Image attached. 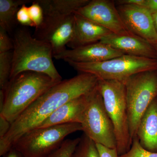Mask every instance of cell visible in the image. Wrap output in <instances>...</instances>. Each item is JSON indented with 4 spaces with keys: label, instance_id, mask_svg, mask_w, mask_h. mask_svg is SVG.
Masks as SVG:
<instances>
[{
    "label": "cell",
    "instance_id": "obj_17",
    "mask_svg": "<svg viewBox=\"0 0 157 157\" xmlns=\"http://www.w3.org/2000/svg\"><path fill=\"white\" fill-rule=\"evenodd\" d=\"M75 29L74 14L52 29L40 40L51 46L53 56L66 50V46L73 38Z\"/></svg>",
    "mask_w": 157,
    "mask_h": 157
},
{
    "label": "cell",
    "instance_id": "obj_18",
    "mask_svg": "<svg viewBox=\"0 0 157 157\" xmlns=\"http://www.w3.org/2000/svg\"><path fill=\"white\" fill-rule=\"evenodd\" d=\"M30 0H0V27L11 33L16 20V14L23 5L33 2Z\"/></svg>",
    "mask_w": 157,
    "mask_h": 157
},
{
    "label": "cell",
    "instance_id": "obj_22",
    "mask_svg": "<svg viewBox=\"0 0 157 157\" xmlns=\"http://www.w3.org/2000/svg\"><path fill=\"white\" fill-rule=\"evenodd\" d=\"M120 157H157V153L144 149L140 145L138 138L135 137L133 138L130 150Z\"/></svg>",
    "mask_w": 157,
    "mask_h": 157
},
{
    "label": "cell",
    "instance_id": "obj_5",
    "mask_svg": "<svg viewBox=\"0 0 157 157\" xmlns=\"http://www.w3.org/2000/svg\"><path fill=\"white\" fill-rule=\"evenodd\" d=\"M67 63L80 73H89L102 80H117L123 83L135 74L157 70V59L128 54L96 63Z\"/></svg>",
    "mask_w": 157,
    "mask_h": 157
},
{
    "label": "cell",
    "instance_id": "obj_30",
    "mask_svg": "<svg viewBox=\"0 0 157 157\" xmlns=\"http://www.w3.org/2000/svg\"><path fill=\"white\" fill-rule=\"evenodd\" d=\"M2 156V157H23L19 151L13 147Z\"/></svg>",
    "mask_w": 157,
    "mask_h": 157
},
{
    "label": "cell",
    "instance_id": "obj_3",
    "mask_svg": "<svg viewBox=\"0 0 157 157\" xmlns=\"http://www.w3.org/2000/svg\"><path fill=\"white\" fill-rule=\"evenodd\" d=\"M12 41L10 79L22 72L33 71L45 74L55 81L63 80L54 64L52 48L48 43L34 38L25 28L16 30Z\"/></svg>",
    "mask_w": 157,
    "mask_h": 157
},
{
    "label": "cell",
    "instance_id": "obj_19",
    "mask_svg": "<svg viewBox=\"0 0 157 157\" xmlns=\"http://www.w3.org/2000/svg\"><path fill=\"white\" fill-rule=\"evenodd\" d=\"M71 157H100L96 143L84 134Z\"/></svg>",
    "mask_w": 157,
    "mask_h": 157
},
{
    "label": "cell",
    "instance_id": "obj_32",
    "mask_svg": "<svg viewBox=\"0 0 157 157\" xmlns=\"http://www.w3.org/2000/svg\"></svg>",
    "mask_w": 157,
    "mask_h": 157
},
{
    "label": "cell",
    "instance_id": "obj_2",
    "mask_svg": "<svg viewBox=\"0 0 157 157\" xmlns=\"http://www.w3.org/2000/svg\"><path fill=\"white\" fill-rule=\"evenodd\" d=\"M60 82L38 72L25 71L11 78L0 90V116L12 123L26 109Z\"/></svg>",
    "mask_w": 157,
    "mask_h": 157
},
{
    "label": "cell",
    "instance_id": "obj_7",
    "mask_svg": "<svg viewBox=\"0 0 157 157\" xmlns=\"http://www.w3.org/2000/svg\"><path fill=\"white\" fill-rule=\"evenodd\" d=\"M124 83L126 93L129 128L133 139L136 136L140 119L157 98V70L135 74Z\"/></svg>",
    "mask_w": 157,
    "mask_h": 157
},
{
    "label": "cell",
    "instance_id": "obj_25",
    "mask_svg": "<svg viewBox=\"0 0 157 157\" xmlns=\"http://www.w3.org/2000/svg\"><path fill=\"white\" fill-rule=\"evenodd\" d=\"M13 49L12 39L9 37L7 31L0 27V53L11 51Z\"/></svg>",
    "mask_w": 157,
    "mask_h": 157
},
{
    "label": "cell",
    "instance_id": "obj_4",
    "mask_svg": "<svg viewBox=\"0 0 157 157\" xmlns=\"http://www.w3.org/2000/svg\"><path fill=\"white\" fill-rule=\"evenodd\" d=\"M97 87L113 125L117 150L121 155L130 150L133 140L129 128L125 86L117 80L99 79Z\"/></svg>",
    "mask_w": 157,
    "mask_h": 157
},
{
    "label": "cell",
    "instance_id": "obj_8",
    "mask_svg": "<svg viewBox=\"0 0 157 157\" xmlns=\"http://www.w3.org/2000/svg\"><path fill=\"white\" fill-rule=\"evenodd\" d=\"M86 97V104L80 124L83 134L96 144L116 148L113 125L97 85Z\"/></svg>",
    "mask_w": 157,
    "mask_h": 157
},
{
    "label": "cell",
    "instance_id": "obj_20",
    "mask_svg": "<svg viewBox=\"0 0 157 157\" xmlns=\"http://www.w3.org/2000/svg\"><path fill=\"white\" fill-rule=\"evenodd\" d=\"M12 53L11 51L0 53V88H6L10 79L12 69Z\"/></svg>",
    "mask_w": 157,
    "mask_h": 157
},
{
    "label": "cell",
    "instance_id": "obj_24",
    "mask_svg": "<svg viewBox=\"0 0 157 157\" xmlns=\"http://www.w3.org/2000/svg\"><path fill=\"white\" fill-rule=\"evenodd\" d=\"M16 20L21 25L25 26L34 27L29 11V7L26 5H23L20 8L16 14Z\"/></svg>",
    "mask_w": 157,
    "mask_h": 157
},
{
    "label": "cell",
    "instance_id": "obj_21",
    "mask_svg": "<svg viewBox=\"0 0 157 157\" xmlns=\"http://www.w3.org/2000/svg\"><path fill=\"white\" fill-rule=\"evenodd\" d=\"M80 140V137L65 140L57 149L47 157H72Z\"/></svg>",
    "mask_w": 157,
    "mask_h": 157
},
{
    "label": "cell",
    "instance_id": "obj_6",
    "mask_svg": "<svg viewBox=\"0 0 157 157\" xmlns=\"http://www.w3.org/2000/svg\"><path fill=\"white\" fill-rule=\"evenodd\" d=\"M80 131L82 127L78 123L37 128L22 135L13 147L23 157H47L61 145L68 135Z\"/></svg>",
    "mask_w": 157,
    "mask_h": 157
},
{
    "label": "cell",
    "instance_id": "obj_9",
    "mask_svg": "<svg viewBox=\"0 0 157 157\" xmlns=\"http://www.w3.org/2000/svg\"><path fill=\"white\" fill-rule=\"evenodd\" d=\"M74 13L121 36L134 35L121 18L115 2L109 0H92Z\"/></svg>",
    "mask_w": 157,
    "mask_h": 157
},
{
    "label": "cell",
    "instance_id": "obj_15",
    "mask_svg": "<svg viewBox=\"0 0 157 157\" xmlns=\"http://www.w3.org/2000/svg\"><path fill=\"white\" fill-rule=\"evenodd\" d=\"M86 95L74 98L63 104L38 128L67 124H81L86 104Z\"/></svg>",
    "mask_w": 157,
    "mask_h": 157
},
{
    "label": "cell",
    "instance_id": "obj_28",
    "mask_svg": "<svg viewBox=\"0 0 157 157\" xmlns=\"http://www.w3.org/2000/svg\"><path fill=\"white\" fill-rule=\"evenodd\" d=\"M143 7L152 14L157 13V0H145Z\"/></svg>",
    "mask_w": 157,
    "mask_h": 157
},
{
    "label": "cell",
    "instance_id": "obj_16",
    "mask_svg": "<svg viewBox=\"0 0 157 157\" xmlns=\"http://www.w3.org/2000/svg\"><path fill=\"white\" fill-rule=\"evenodd\" d=\"M136 137L144 149L157 153V98L140 119Z\"/></svg>",
    "mask_w": 157,
    "mask_h": 157
},
{
    "label": "cell",
    "instance_id": "obj_26",
    "mask_svg": "<svg viewBox=\"0 0 157 157\" xmlns=\"http://www.w3.org/2000/svg\"><path fill=\"white\" fill-rule=\"evenodd\" d=\"M100 157H120L116 148H110L96 144Z\"/></svg>",
    "mask_w": 157,
    "mask_h": 157
},
{
    "label": "cell",
    "instance_id": "obj_11",
    "mask_svg": "<svg viewBox=\"0 0 157 157\" xmlns=\"http://www.w3.org/2000/svg\"><path fill=\"white\" fill-rule=\"evenodd\" d=\"M121 18L129 30L157 47V33L152 14L143 6H116Z\"/></svg>",
    "mask_w": 157,
    "mask_h": 157
},
{
    "label": "cell",
    "instance_id": "obj_1",
    "mask_svg": "<svg viewBox=\"0 0 157 157\" xmlns=\"http://www.w3.org/2000/svg\"><path fill=\"white\" fill-rule=\"evenodd\" d=\"M98 80L92 74L80 73L51 87L11 124L9 132L0 138V156L10 150L24 134L39 127L63 104L91 91Z\"/></svg>",
    "mask_w": 157,
    "mask_h": 157
},
{
    "label": "cell",
    "instance_id": "obj_29",
    "mask_svg": "<svg viewBox=\"0 0 157 157\" xmlns=\"http://www.w3.org/2000/svg\"><path fill=\"white\" fill-rule=\"evenodd\" d=\"M145 0H118L115 1L116 6L118 5H136L143 6Z\"/></svg>",
    "mask_w": 157,
    "mask_h": 157
},
{
    "label": "cell",
    "instance_id": "obj_10",
    "mask_svg": "<svg viewBox=\"0 0 157 157\" xmlns=\"http://www.w3.org/2000/svg\"><path fill=\"white\" fill-rule=\"evenodd\" d=\"M42 7L44 17L33 36L39 40L48 32L89 2L90 0H36Z\"/></svg>",
    "mask_w": 157,
    "mask_h": 157
},
{
    "label": "cell",
    "instance_id": "obj_27",
    "mask_svg": "<svg viewBox=\"0 0 157 157\" xmlns=\"http://www.w3.org/2000/svg\"><path fill=\"white\" fill-rule=\"evenodd\" d=\"M0 138L4 137L9 132L11 124L2 117L0 116Z\"/></svg>",
    "mask_w": 157,
    "mask_h": 157
},
{
    "label": "cell",
    "instance_id": "obj_14",
    "mask_svg": "<svg viewBox=\"0 0 157 157\" xmlns=\"http://www.w3.org/2000/svg\"><path fill=\"white\" fill-rule=\"evenodd\" d=\"M75 29L73 38L68 47L72 48L100 42L104 37L112 33L107 29L74 13Z\"/></svg>",
    "mask_w": 157,
    "mask_h": 157
},
{
    "label": "cell",
    "instance_id": "obj_31",
    "mask_svg": "<svg viewBox=\"0 0 157 157\" xmlns=\"http://www.w3.org/2000/svg\"><path fill=\"white\" fill-rule=\"evenodd\" d=\"M155 29L157 33V13L152 14Z\"/></svg>",
    "mask_w": 157,
    "mask_h": 157
},
{
    "label": "cell",
    "instance_id": "obj_23",
    "mask_svg": "<svg viewBox=\"0 0 157 157\" xmlns=\"http://www.w3.org/2000/svg\"><path fill=\"white\" fill-rule=\"evenodd\" d=\"M29 11L36 29L39 28L43 22L44 14L41 6L36 1H33L29 7Z\"/></svg>",
    "mask_w": 157,
    "mask_h": 157
},
{
    "label": "cell",
    "instance_id": "obj_12",
    "mask_svg": "<svg viewBox=\"0 0 157 157\" xmlns=\"http://www.w3.org/2000/svg\"><path fill=\"white\" fill-rule=\"evenodd\" d=\"M123 52L101 42L66 49L53 56L57 60L76 63H92L104 61L120 56Z\"/></svg>",
    "mask_w": 157,
    "mask_h": 157
},
{
    "label": "cell",
    "instance_id": "obj_13",
    "mask_svg": "<svg viewBox=\"0 0 157 157\" xmlns=\"http://www.w3.org/2000/svg\"><path fill=\"white\" fill-rule=\"evenodd\" d=\"M100 42L125 54L157 59L156 47L135 35L121 36L111 33L104 37Z\"/></svg>",
    "mask_w": 157,
    "mask_h": 157
}]
</instances>
